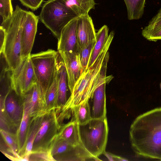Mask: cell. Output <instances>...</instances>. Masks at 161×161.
Segmentation results:
<instances>
[{
	"instance_id": "6da1fadb",
	"label": "cell",
	"mask_w": 161,
	"mask_h": 161,
	"mask_svg": "<svg viewBox=\"0 0 161 161\" xmlns=\"http://www.w3.org/2000/svg\"><path fill=\"white\" fill-rule=\"evenodd\" d=\"M129 135L138 156L161 161V107L138 116L130 125Z\"/></svg>"
},
{
	"instance_id": "7a4b0ae2",
	"label": "cell",
	"mask_w": 161,
	"mask_h": 161,
	"mask_svg": "<svg viewBox=\"0 0 161 161\" xmlns=\"http://www.w3.org/2000/svg\"><path fill=\"white\" fill-rule=\"evenodd\" d=\"M114 33L111 31L102 52L90 67L83 72L75 84L71 95L62 108L63 110L71 109L82 103L88 101L95 89L101 84H108L113 78L112 75H106L109 56L108 52Z\"/></svg>"
},
{
	"instance_id": "3957f363",
	"label": "cell",
	"mask_w": 161,
	"mask_h": 161,
	"mask_svg": "<svg viewBox=\"0 0 161 161\" xmlns=\"http://www.w3.org/2000/svg\"><path fill=\"white\" fill-rule=\"evenodd\" d=\"M27 11L17 5L12 15L3 21L1 25L4 29L6 33L2 53L11 71L16 69L22 60L21 57V36Z\"/></svg>"
},
{
	"instance_id": "277c9868",
	"label": "cell",
	"mask_w": 161,
	"mask_h": 161,
	"mask_svg": "<svg viewBox=\"0 0 161 161\" xmlns=\"http://www.w3.org/2000/svg\"><path fill=\"white\" fill-rule=\"evenodd\" d=\"M80 144L96 160L105 151L108 134L107 118L91 119L86 123L79 125Z\"/></svg>"
},
{
	"instance_id": "5b68a950",
	"label": "cell",
	"mask_w": 161,
	"mask_h": 161,
	"mask_svg": "<svg viewBox=\"0 0 161 161\" xmlns=\"http://www.w3.org/2000/svg\"><path fill=\"white\" fill-rule=\"evenodd\" d=\"M39 17L58 39L64 28L77 16L63 0H49L43 4Z\"/></svg>"
},
{
	"instance_id": "8992f818",
	"label": "cell",
	"mask_w": 161,
	"mask_h": 161,
	"mask_svg": "<svg viewBox=\"0 0 161 161\" xmlns=\"http://www.w3.org/2000/svg\"><path fill=\"white\" fill-rule=\"evenodd\" d=\"M58 53V51L48 49L30 55L44 106L46 94L54 79Z\"/></svg>"
},
{
	"instance_id": "52a82bcc",
	"label": "cell",
	"mask_w": 161,
	"mask_h": 161,
	"mask_svg": "<svg viewBox=\"0 0 161 161\" xmlns=\"http://www.w3.org/2000/svg\"><path fill=\"white\" fill-rule=\"evenodd\" d=\"M55 109L45 112L34 140L32 152L49 149L60 126Z\"/></svg>"
},
{
	"instance_id": "ba28073f",
	"label": "cell",
	"mask_w": 161,
	"mask_h": 161,
	"mask_svg": "<svg viewBox=\"0 0 161 161\" xmlns=\"http://www.w3.org/2000/svg\"><path fill=\"white\" fill-rule=\"evenodd\" d=\"M10 78L12 89L20 96L24 95L36 83L30 56L23 59L16 69L11 71Z\"/></svg>"
},
{
	"instance_id": "9c48e42d",
	"label": "cell",
	"mask_w": 161,
	"mask_h": 161,
	"mask_svg": "<svg viewBox=\"0 0 161 161\" xmlns=\"http://www.w3.org/2000/svg\"><path fill=\"white\" fill-rule=\"evenodd\" d=\"M39 16L33 12L27 11L22 33L21 57L22 60L31 55L37 32Z\"/></svg>"
},
{
	"instance_id": "30bf717a",
	"label": "cell",
	"mask_w": 161,
	"mask_h": 161,
	"mask_svg": "<svg viewBox=\"0 0 161 161\" xmlns=\"http://www.w3.org/2000/svg\"><path fill=\"white\" fill-rule=\"evenodd\" d=\"M67 72L68 86L71 93L75 83L83 73L79 55L77 52H59Z\"/></svg>"
},
{
	"instance_id": "8fae6325",
	"label": "cell",
	"mask_w": 161,
	"mask_h": 161,
	"mask_svg": "<svg viewBox=\"0 0 161 161\" xmlns=\"http://www.w3.org/2000/svg\"><path fill=\"white\" fill-rule=\"evenodd\" d=\"M78 18V17L72 19L62 29L58 39V52H77L76 31Z\"/></svg>"
},
{
	"instance_id": "7c38bea8",
	"label": "cell",
	"mask_w": 161,
	"mask_h": 161,
	"mask_svg": "<svg viewBox=\"0 0 161 161\" xmlns=\"http://www.w3.org/2000/svg\"><path fill=\"white\" fill-rule=\"evenodd\" d=\"M77 51L96 40V33L91 17L88 14L78 17L77 27Z\"/></svg>"
},
{
	"instance_id": "4fadbf2b",
	"label": "cell",
	"mask_w": 161,
	"mask_h": 161,
	"mask_svg": "<svg viewBox=\"0 0 161 161\" xmlns=\"http://www.w3.org/2000/svg\"><path fill=\"white\" fill-rule=\"evenodd\" d=\"M18 95L11 89L3 100L5 110L8 118L13 125L19 127L22 116L23 105L21 106L20 103L23 100L22 96L19 100L17 97Z\"/></svg>"
},
{
	"instance_id": "5bb4252c",
	"label": "cell",
	"mask_w": 161,
	"mask_h": 161,
	"mask_svg": "<svg viewBox=\"0 0 161 161\" xmlns=\"http://www.w3.org/2000/svg\"><path fill=\"white\" fill-rule=\"evenodd\" d=\"M56 70L58 86L57 108L63 107L66 103L68 82L66 71L64 62L59 53L58 52Z\"/></svg>"
},
{
	"instance_id": "9a60e30c",
	"label": "cell",
	"mask_w": 161,
	"mask_h": 161,
	"mask_svg": "<svg viewBox=\"0 0 161 161\" xmlns=\"http://www.w3.org/2000/svg\"><path fill=\"white\" fill-rule=\"evenodd\" d=\"M23 101V108L22 118L16 133L18 142L19 155L22 158L25 149L27 133L30 118V108L28 98L26 94L22 96Z\"/></svg>"
},
{
	"instance_id": "2e32d148",
	"label": "cell",
	"mask_w": 161,
	"mask_h": 161,
	"mask_svg": "<svg viewBox=\"0 0 161 161\" xmlns=\"http://www.w3.org/2000/svg\"><path fill=\"white\" fill-rule=\"evenodd\" d=\"M108 83L104 82L99 85L90 98L92 101V107L90 109L91 119L106 118L105 86Z\"/></svg>"
},
{
	"instance_id": "e0dca14e",
	"label": "cell",
	"mask_w": 161,
	"mask_h": 161,
	"mask_svg": "<svg viewBox=\"0 0 161 161\" xmlns=\"http://www.w3.org/2000/svg\"><path fill=\"white\" fill-rule=\"evenodd\" d=\"M45 112L41 111L31 117L26 135L25 151L22 156L25 160H29L32 153L34 140Z\"/></svg>"
},
{
	"instance_id": "ac0fdd59",
	"label": "cell",
	"mask_w": 161,
	"mask_h": 161,
	"mask_svg": "<svg viewBox=\"0 0 161 161\" xmlns=\"http://www.w3.org/2000/svg\"><path fill=\"white\" fill-rule=\"evenodd\" d=\"M78 126L76 121L73 119L60 126V130L56 136L66 141L74 146L80 144Z\"/></svg>"
},
{
	"instance_id": "d6986e66",
	"label": "cell",
	"mask_w": 161,
	"mask_h": 161,
	"mask_svg": "<svg viewBox=\"0 0 161 161\" xmlns=\"http://www.w3.org/2000/svg\"><path fill=\"white\" fill-rule=\"evenodd\" d=\"M108 26L104 25L96 33V42L91 53L87 69L93 64L103 49L108 39Z\"/></svg>"
},
{
	"instance_id": "ffe728a7",
	"label": "cell",
	"mask_w": 161,
	"mask_h": 161,
	"mask_svg": "<svg viewBox=\"0 0 161 161\" xmlns=\"http://www.w3.org/2000/svg\"><path fill=\"white\" fill-rule=\"evenodd\" d=\"M25 94L29 99L31 117L43 111L44 103L40 90L36 83Z\"/></svg>"
},
{
	"instance_id": "44dd1931",
	"label": "cell",
	"mask_w": 161,
	"mask_h": 161,
	"mask_svg": "<svg viewBox=\"0 0 161 161\" xmlns=\"http://www.w3.org/2000/svg\"><path fill=\"white\" fill-rule=\"evenodd\" d=\"M67 6L77 16L88 14L95 8L94 0H63Z\"/></svg>"
},
{
	"instance_id": "7402d4cb",
	"label": "cell",
	"mask_w": 161,
	"mask_h": 161,
	"mask_svg": "<svg viewBox=\"0 0 161 161\" xmlns=\"http://www.w3.org/2000/svg\"><path fill=\"white\" fill-rule=\"evenodd\" d=\"M58 86L55 69L53 80L46 94L43 111L47 112L57 108Z\"/></svg>"
},
{
	"instance_id": "603a6c76",
	"label": "cell",
	"mask_w": 161,
	"mask_h": 161,
	"mask_svg": "<svg viewBox=\"0 0 161 161\" xmlns=\"http://www.w3.org/2000/svg\"><path fill=\"white\" fill-rule=\"evenodd\" d=\"M129 20H137L142 16L146 0H124Z\"/></svg>"
},
{
	"instance_id": "cb8c5ba5",
	"label": "cell",
	"mask_w": 161,
	"mask_h": 161,
	"mask_svg": "<svg viewBox=\"0 0 161 161\" xmlns=\"http://www.w3.org/2000/svg\"><path fill=\"white\" fill-rule=\"evenodd\" d=\"M70 109L73 113L75 119L79 125L85 124L91 119L89 101L75 106Z\"/></svg>"
},
{
	"instance_id": "d4e9b609",
	"label": "cell",
	"mask_w": 161,
	"mask_h": 161,
	"mask_svg": "<svg viewBox=\"0 0 161 161\" xmlns=\"http://www.w3.org/2000/svg\"><path fill=\"white\" fill-rule=\"evenodd\" d=\"M96 42V40L94 41L77 51L83 72L87 69L91 53Z\"/></svg>"
},
{
	"instance_id": "484cf974",
	"label": "cell",
	"mask_w": 161,
	"mask_h": 161,
	"mask_svg": "<svg viewBox=\"0 0 161 161\" xmlns=\"http://www.w3.org/2000/svg\"><path fill=\"white\" fill-rule=\"evenodd\" d=\"M1 135L13 153L18 158H21L18 154L19 149L16 135L1 129Z\"/></svg>"
},
{
	"instance_id": "4316f807",
	"label": "cell",
	"mask_w": 161,
	"mask_h": 161,
	"mask_svg": "<svg viewBox=\"0 0 161 161\" xmlns=\"http://www.w3.org/2000/svg\"><path fill=\"white\" fill-rule=\"evenodd\" d=\"M14 11L11 0H0V15L2 21L10 17Z\"/></svg>"
},
{
	"instance_id": "83f0119b",
	"label": "cell",
	"mask_w": 161,
	"mask_h": 161,
	"mask_svg": "<svg viewBox=\"0 0 161 161\" xmlns=\"http://www.w3.org/2000/svg\"><path fill=\"white\" fill-rule=\"evenodd\" d=\"M142 33L143 37L150 41L156 42L161 40V27L151 31H142Z\"/></svg>"
},
{
	"instance_id": "f1b7e54d",
	"label": "cell",
	"mask_w": 161,
	"mask_h": 161,
	"mask_svg": "<svg viewBox=\"0 0 161 161\" xmlns=\"http://www.w3.org/2000/svg\"><path fill=\"white\" fill-rule=\"evenodd\" d=\"M19 0L24 6L33 11H35L40 7L44 0Z\"/></svg>"
},
{
	"instance_id": "f546056e",
	"label": "cell",
	"mask_w": 161,
	"mask_h": 161,
	"mask_svg": "<svg viewBox=\"0 0 161 161\" xmlns=\"http://www.w3.org/2000/svg\"><path fill=\"white\" fill-rule=\"evenodd\" d=\"M161 27V18L151 24H148L142 31H147L154 30Z\"/></svg>"
},
{
	"instance_id": "4dcf8cb0",
	"label": "cell",
	"mask_w": 161,
	"mask_h": 161,
	"mask_svg": "<svg viewBox=\"0 0 161 161\" xmlns=\"http://www.w3.org/2000/svg\"><path fill=\"white\" fill-rule=\"evenodd\" d=\"M108 160L114 161H128V160L122 157L115 155L105 151L103 153Z\"/></svg>"
},
{
	"instance_id": "1f68e13d",
	"label": "cell",
	"mask_w": 161,
	"mask_h": 161,
	"mask_svg": "<svg viewBox=\"0 0 161 161\" xmlns=\"http://www.w3.org/2000/svg\"><path fill=\"white\" fill-rule=\"evenodd\" d=\"M0 53H3L5 44L6 33L4 29L1 25L0 26Z\"/></svg>"
},
{
	"instance_id": "d6a6232c",
	"label": "cell",
	"mask_w": 161,
	"mask_h": 161,
	"mask_svg": "<svg viewBox=\"0 0 161 161\" xmlns=\"http://www.w3.org/2000/svg\"><path fill=\"white\" fill-rule=\"evenodd\" d=\"M161 18V8L158 13L154 16L149 22L148 24H151L157 21Z\"/></svg>"
},
{
	"instance_id": "836d02e7",
	"label": "cell",
	"mask_w": 161,
	"mask_h": 161,
	"mask_svg": "<svg viewBox=\"0 0 161 161\" xmlns=\"http://www.w3.org/2000/svg\"><path fill=\"white\" fill-rule=\"evenodd\" d=\"M160 86H161V84H160Z\"/></svg>"
}]
</instances>
